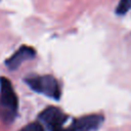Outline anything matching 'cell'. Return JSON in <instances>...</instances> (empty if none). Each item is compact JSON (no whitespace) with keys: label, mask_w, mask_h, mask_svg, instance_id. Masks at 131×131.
Here are the masks:
<instances>
[{"label":"cell","mask_w":131,"mask_h":131,"mask_svg":"<svg viewBox=\"0 0 131 131\" xmlns=\"http://www.w3.org/2000/svg\"><path fill=\"white\" fill-rule=\"evenodd\" d=\"M18 106V99L10 81L0 78V119L3 123L8 124L15 118Z\"/></svg>","instance_id":"6da1fadb"},{"label":"cell","mask_w":131,"mask_h":131,"mask_svg":"<svg viewBox=\"0 0 131 131\" xmlns=\"http://www.w3.org/2000/svg\"><path fill=\"white\" fill-rule=\"evenodd\" d=\"M26 83L36 92L43 94L52 99L60 97V88L57 80L51 75L32 76L25 79Z\"/></svg>","instance_id":"7a4b0ae2"},{"label":"cell","mask_w":131,"mask_h":131,"mask_svg":"<svg viewBox=\"0 0 131 131\" xmlns=\"http://www.w3.org/2000/svg\"><path fill=\"white\" fill-rule=\"evenodd\" d=\"M103 122V116L101 115H88L76 119L73 124L67 129V131H92L97 129Z\"/></svg>","instance_id":"3957f363"},{"label":"cell","mask_w":131,"mask_h":131,"mask_svg":"<svg viewBox=\"0 0 131 131\" xmlns=\"http://www.w3.org/2000/svg\"><path fill=\"white\" fill-rule=\"evenodd\" d=\"M39 118L50 130H52L56 127H61L68 117L59 108L49 106L40 113Z\"/></svg>","instance_id":"277c9868"},{"label":"cell","mask_w":131,"mask_h":131,"mask_svg":"<svg viewBox=\"0 0 131 131\" xmlns=\"http://www.w3.org/2000/svg\"><path fill=\"white\" fill-rule=\"evenodd\" d=\"M35 55H36V51L34 50L33 47L23 45L5 61V63L10 70H15L26 60L33 59Z\"/></svg>","instance_id":"5b68a950"},{"label":"cell","mask_w":131,"mask_h":131,"mask_svg":"<svg viewBox=\"0 0 131 131\" xmlns=\"http://www.w3.org/2000/svg\"><path fill=\"white\" fill-rule=\"evenodd\" d=\"M130 9H131V0H120L116 8V13L120 15H124Z\"/></svg>","instance_id":"8992f818"},{"label":"cell","mask_w":131,"mask_h":131,"mask_svg":"<svg viewBox=\"0 0 131 131\" xmlns=\"http://www.w3.org/2000/svg\"><path fill=\"white\" fill-rule=\"evenodd\" d=\"M19 131H45V129L42 124H40L38 122H33V123H30V124L26 125L25 127H23Z\"/></svg>","instance_id":"52a82bcc"},{"label":"cell","mask_w":131,"mask_h":131,"mask_svg":"<svg viewBox=\"0 0 131 131\" xmlns=\"http://www.w3.org/2000/svg\"><path fill=\"white\" fill-rule=\"evenodd\" d=\"M50 131H67V129H63L62 126H61V127H56V128H54V129H52Z\"/></svg>","instance_id":"ba28073f"}]
</instances>
